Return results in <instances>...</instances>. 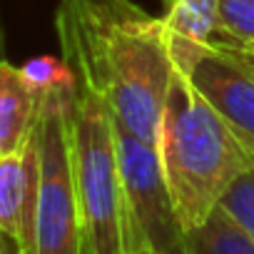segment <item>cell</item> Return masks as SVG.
<instances>
[{
	"mask_svg": "<svg viewBox=\"0 0 254 254\" xmlns=\"http://www.w3.org/2000/svg\"><path fill=\"white\" fill-rule=\"evenodd\" d=\"M55 30L70 75L105 97L117 125L157 145L175 77L172 35L162 15L132 0H60Z\"/></svg>",
	"mask_w": 254,
	"mask_h": 254,
	"instance_id": "obj_1",
	"label": "cell"
},
{
	"mask_svg": "<svg viewBox=\"0 0 254 254\" xmlns=\"http://www.w3.org/2000/svg\"><path fill=\"white\" fill-rule=\"evenodd\" d=\"M157 152L185 234L222 204L244 172L254 170V150L177 65L160 122Z\"/></svg>",
	"mask_w": 254,
	"mask_h": 254,
	"instance_id": "obj_2",
	"label": "cell"
},
{
	"mask_svg": "<svg viewBox=\"0 0 254 254\" xmlns=\"http://www.w3.org/2000/svg\"><path fill=\"white\" fill-rule=\"evenodd\" d=\"M70 137L85 254H125L130 224L117 157V122L105 97L75 77Z\"/></svg>",
	"mask_w": 254,
	"mask_h": 254,
	"instance_id": "obj_3",
	"label": "cell"
},
{
	"mask_svg": "<svg viewBox=\"0 0 254 254\" xmlns=\"http://www.w3.org/2000/svg\"><path fill=\"white\" fill-rule=\"evenodd\" d=\"M72 75L45 87L38 140V202H35V244L33 254H85L82 212L72 167Z\"/></svg>",
	"mask_w": 254,
	"mask_h": 254,
	"instance_id": "obj_4",
	"label": "cell"
},
{
	"mask_svg": "<svg viewBox=\"0 0 254 254\" xmlns=\"http://www.w3.org/2000/svg\"><path fill=\"white\" fill-rule=\"evenodd\" d=\"M117 157L127 202L130 247L150 244L160 254H182L185 229L172 204L157 145L135 137L117 125Z\"/></svg>",
	"mask_w": 254,
	"mask_h": 254,
	"instance_id": "obj_5",
	"label": "cell"
},
{
	"mask_svg": "<svg viewBox=\"0 0 254 254\" xmlns=\"http://www.w3.org/2000/svg\"><path fill=\"white\" fill-rule=\"evenodd\" d=\"M177 70L254 150V67L234 48L172 35Z\"/></svg>",
	"mask_w": 254,
	"mask_h": 254,
	"instance_id": "obj_6",
	"label": "cell"
},
{
	"mask_svg": "<svg viewBox=\"0 0 254 254\" xmlns=\"http://www.w3.org/2000/svg\"><path fill=\"white\" fill-rule=\"evenodd\" d=\"M38 175L40 160L33 132L30 142L20 152L0 157V232L15 239L28 254H33L35 244Z\"/></svg>",
	"mask_w": 254,
	"mask_h": 254,
	"instance_id": "obj_7",
	"label": "cell"
},
{
	"mask_svg": "<svg viewBox=\"0 0 254 254\" xmlns=\"http://www.w3.org/2000/svg\"><path fill=\"white\" fill-rule=\"evenodd\" d=\"M43 87L28 72L8 60H0V157L20 152L40 117Z\"/></svg>",
	"mask_w": 254,
	"mask_h": 254,
	"instance_id": "obj_8",
	"label": "cell"
},
{
	"mask_svg": "<svg viewBox=\"0 0 254 254\" xmlns=\"http://www.w3.org/2000/svg\"><path fill=\"white\" fill-rule=\"evenodd\" d=\"M182 254H254V239L217 207L199 227L185 234Z\"/></svg>",
	"mask_w": 254,
	"mask_h": 254,
	"instance_id": "obj_9",
	"label": "cell"
},
{
	"mask_svg": "<svg viewBox=\"0 0 254 254\" xmlns=\"http://www.w3.org/2000/svg\"><path fill=\"white\" fill-rule=\"evenodd\" d=\"M162 20L175 38L192 43H217L219 0H167Z\"/></svg>",
	"mask_w": 254,
	"mask_h": 254,
	"instance_id": "obj_10",
	"label": "cell"
},
{
	"mask_svg": "<svg viewBox=\"0 0 254 254\" xmlns=\"http://www.w3.org/2000/svg\"><path fill=\"white\" fill-rule=\"evenodd\" d=\"M229 48L254 43V0H219V40Z\"/></svg>",
	"mask_w": 254,
	"mask_h": 254,
	"instance_id": "obj_11",
	"label": "cell"
},
{
	"mask_svg": "<svg viewBox=\"0 0 254 254\" xmlns=\"http://www.w3.org/2000/svg\"><path fill=\"white\" fill-rule=\"evenodd\" d=\"M219 207L254 239V170L244 172L229 187Z\"/></svg>",
	"mask_w": 254,
	"mask_h": 254,
	"instance_id": "obj_12",
	"label": "cell"
},
{
	"mask_svg": "<svg viewBox=\"0 0 254 254\" xmlns=\"http://www.w3.org/2000/svg\"><path fill=\"white\" fill-rule=\"evenodd\" d=\"M0 254H28V252H23V247L15 239H10L8 234L0 232Z\"/></svg>",
	"mask_w": 254,
	"mask_h": 254,
	"instance_id": "obj_13",
	"label": "cell"
},
{
	"mask_svg": "<svg viewBox=\"0 0 254 254\" xmlns=\"http://www.w3.org/2000/svg\"><path fill=\"white\" fill-rule=\"evenodd\" d=\"M125 254H160V252H157V249H152L150 244H132Z\"/></svg>",
	"mask_w": 254,
	"mask_h": 254,
	"instance_id": "obj_14",
	"label": "cell"
},
{
	"mask_svg": "<svg viewBox=\"0 0 254 254\" xmlns=\"http://www.w3.org/2000/svg\"><path fill=\"white\" fill-rule=\"evenodd\" d=\"M219 45H222V43H219ZM234 50H237L247 63H252V67H254V43H252V45H244V48H234Z\"/></svg>",
	"mask_w": 254,
	"mask_h": 254,
	"instance_id": "obj_15",
	"label": "cell"
},
{
	"mask_svg": "<svg viewBox=\"0 0 254 254\" xmlns=\"http://www.w3.org/2000/svg\"><path fill=\"white\" fill-rule=\"evenodd\" d=\"M0 60H5V30H3V18H0Z\"/></svg>",
	"mask_w": 254,
	"mask_h": 254,
	"instance_id": "obj_16",
	"label": "cell"
}]
</instances>
